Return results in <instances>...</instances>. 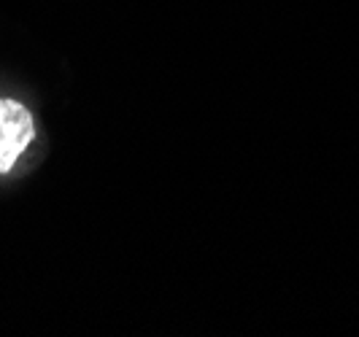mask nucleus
<instances>
[{
    "label": "nucleus",
    "instance_id": "nucleus-1",
    "mask_svg": "<svg viewBox=\"0 0 359 337\" xmlns=\"http://www.w3.org/2000/svg\"><path fill=\"white\" fill-rule=\"evenodd\" d=\"M41 125L33 108L14 95H0V178L14 176L33 154Z\"/></svg>",
    "mask_w": 359,
    "mask_h": 337
}]
</instances>
